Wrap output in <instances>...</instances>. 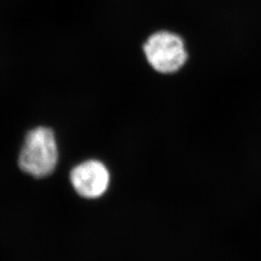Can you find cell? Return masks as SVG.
<instances>
[{"instance_id":"1","label":"cell","mask_w":261,"mask_h":261,"mask_svg":"<svg viewBox=\"0 0 261 261\" xmlns=\"http://www.w3.org/2000/svg\"><path fill=\"white\" fill-rule=\"evenodd\" d=\"M58 148L55 133L47 127L28 132L19 157L20 169L34 177H46L56 169Z\"/></svg>"},{"instance_id":"2","label":"cell","mask_w":261,"mask_h":261,"mask_svg":"<svg viewBox=\"0 0 261 261\" xmlns=\"http://www.w3.org/2000/svg\"><path fill=\"white\" fill-rule=\"evenodd\" d=\"M142 49L148 64L156 72L165 75L176 73L188 60L184 39L168 29H161L150 34Z\"/></svg>"},{"instance_id":"3","label":"cell","mask_w":261,"mask_h":261,"mask_svg":"<svg viewBox=\"0 0 261 261\" xmlns=\"http://www.w3.org/2000/svg\"><path fill=\"white\" fill-rule=\"evenodd\" d=\"M70 180L79 196L96 199L107 193L111 183V173L102 162L88 160L72 169Z\"/></svg>"}]
</instances>
